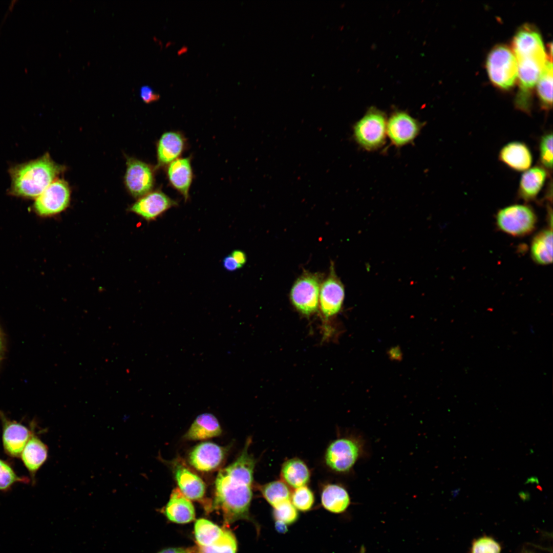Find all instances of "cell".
Segmentation results:
<instances>
[{
  "mask_svg": "<svg viewBox=\"0 0 553 553\" xmlns=\"http://www.w3.org/2000/svg\"><path fill=\"white\" fill-rule=\"evenodd\" d=\"M70 199L68 183L61 179L55 180L36 198L34 208L40 216L55 215L68 206Z\"/></svg>",
  "mask_w": 553,
  "mask_h": 553,
  "instance_id": "ba28073f",
  "label": "cell"
},
{
  "mask_svg": "<svg viewBox=\"0 0 553 553\" xmlns=\"http://www.w3.org/2000/svg\"><path fill=\"white\" fill-rule=\"evenodd\" d=\"M4 347L3 338V336H2V334L1 333V331H0V361H1V359H2V356H3V352H4Z\"/></svg>",
  "mask_w": 553,
  "mask_h": 553,
  "instance_id": "ab89813d",
  "label": "cell"
},
{
  "mask_svg": "<svg viewBox=\"0 0 553 553\" xmlns=\"http://www.w3.org/2000/svg\"><path fill=\"white\" fill-rule=\"evenodd\" d=\"M552 65L547 60L538 80L537 92L542 109L549 110L552 107Z\"/></svg>",
  "mask_w": 553,
  "mask_h": 553,
  "instance_id": "83f0119b",
  "label": "cell"
},
{
  "mask_svg": "<svg viewBox=\"0 0 553 553\" xmlns=\"http://www.w3.org/2000/svg\"><path fill=\"white\" fill-rule=\"evenodd\" d=\"M275 527L279 533H285L287 531V525L279 521H275Z\"/></svg>",
  "mask_w": 553,
  "mask_h": 553,
  "instance_id": "f35d334b",
  "label": "cell"
},
{
  "mask_svg": "<svg viewBox=\"0 0 553 553\" xmlns=\"http://www.w3.org/2000/svg\"><path fill=\"white\" fill-rule=\"evenodd\" d=\"M321 498L323 507L334 514L345 512L351 504L348 491L344 486L338 483L325 485L322 490Z\"/></svg>",
  "mask_w": 553,
  "mask_h": 553,
  "instance_id": "44dd1931",
  "label": "cell"
},
{
  "mask_svg": "<svg viewBox=\"0 0 553 553\" xmlns=\"http://www.w3.org/2000/svg\"><path fill=\"white\" fill-rule=\"evenodd\" d=\"M537 488H539L540 490H542L541 487H540V486H538Z\"/></svg>",
  "mask_w": 553,
  "mask_h": 553,
  "instance_id": "bcb514c9",
  "label": "cell"
},
{
  "mask_svg": "<svg viewBox=\"0 0 553 553\" xmlns=\"http://www.w3.org/2000/svg\"><path fill=\"white\" fill-rule=\"evenodd\" d=\"M251 439L230 464L221 469L215 481V505L228 522L251 520L249 508L253 496V474L256 460L248 452Z\"/></svg>",
  "mask_w": 553,
  "mask_h": 553,
  "instance_id": "6da1fadb",
  "label": "cell"
},
{
  "mask_svg": "<svg viewBox=\"0 0 553 553\" xmlns=\"http://www.w3.org/2000/svg\"><path fill=\"white\" fill-rule=\"evenodd\" d=\"M223 531L220 527L206 519H199L195 523V536L200 547L213 544L221 537Z\"/></svg>",
  "mask_w": 553,
  "mask_h": 553,
  "instance_id": "484cf974",
  "label": "cell"
},
{
  "mask_svg": "<svg viewBox=\"0 0 553 553\" xmlns=\"http://www.w3.org/2000/svg\"><path fill=\"white\" fill-rule=\"evenodd\" d=\"M290 501L294 506L301 512L311 509L314 503L312 491L307 486L294 488L291 493Z\"/></svg>",
  "mask_w": 553,
  "mask_h": 553,
  "instance_id": "f546056e",
  "label": "cell"
},
{
  "mask_svg": "<svg viewBox=\"0 0 553 553\" xmlns=\"http://www.w3.org/2000/svg\"><path fill=\"white\" fill-rule=\"evenodd\" d=\"M548 176L549 172L541 165H535L524 171L519 183L518 197L526 202L535 200Z\"/></svg>",
  "mask_w": 553,
  "mask_h": 553,
  "instance_id": "9a60e30c",
  "label": "cell"
},
{
  "mask_svg": "<svg viewBox=\"0 0 553 553\" xmlns=\"http://www.w3.org/2000/svg\"><path fill=\"white\" fill-rule=\"evenodd\" d=\"M422 124L408 113L398 111L392 114L387 123V135L397 147L413 141L420 133Z\"/></svg>",
  "mask_w": 553,
  "mask_h": 553,
  "instance_id": "9c48e42d",
  "label": "cell"
},
{
  "mask_svg": "<svg viewBox=\"0 0 553 553\" xmlns=\"http://www.w3.org/2000/svg\"><path fill=\"white\" fill-rule=\"evenodd\" d=\"M273 516L275 521H281L286 525L294 523L298 519L297 509L290 500L285 501L273 507Z\"/></svg>",
  "mask_w": 553,
  "mask_h": 553,
  "instance_id": "1f68e13d",
  "label": "cell"
},
{
  "mask_svg": "<svg viewBox=\"0 0 553 553\" xmlns=\"http://www.w3.org/2000/svg\"><path fill=\"white\" fill-rule=\"evenodd\" d=\"M126 171L124 176L125 186L135 198L149 193L154 184L152 168L147 164L133 158L126 159Z\"/></svg>",
  "mask_w": 553,
  "mask_h": 553,
  "instance_id": "30bf717a",
  "label": "cell"
},
{
  "mask_svg": "<svg viewBox=\"0 0 553 553\" xmlns=\"http://www.w3.org/2000/svg\"><path fill=\"white\" fill-rule=\"evenodd\" d=\"M344 296V285L335 273L333 265L331 264L328 276L321 285L319 294L321 310L326 318L338 312Z\"/></svg>",
  "mask_w": 553,
  "mask_h": 553,
  "instance_id": "8fae6325",
  "label": "cell"
},
{
  "mask_svg": "<svg viewBox=\"0 0 553 553\" xmlns=\"http://www.w3.org/2000/svg\"><path fill=\"white\" fill-rule=\"evenodd\" d=\"M186 49H186V48H185V47H184L182 48H181V49H180V50H179V51H178V53H183V52H185V51L186 50Z\"/></svg>",
  "mask_w": 553,
  "mask_h": 553,
  "instance_id": "7bdbcfd3",
  "label": "cell"
},
{
  "mask_svg": "<svg viewBox=\"0 0 553 553\" xmlns=\"http://www.w3.org/2000/svg\"><path fill=\"white\" fill-rule=\"evenodd\" d=\"M65 168L48 153L13 166L9 171L11 184L9 193L18 197L36 198Z\"/></svg>",
  "mask_w": 553,
  "mask_h": 553,
  "instance_id": "7a4b0ae2",
  "label": "cell"
},
{
  "mask_svg": "<svg viewBox=\"0 0 553 553\" xmlns=\"http://www.w3.org/2000/svg\"><path fill=\"white\" fill-rule=\"evenodd\" d=\"M21 480L11 467L0 459V490L7 489L14 482Z\"/></svg>",
  "mask_w": 553,
  "mask_h": 553,
  "instance_id": "836d02e7",
  "label": "cell"
},
{
  "mask_svg": "<svg viewBox=\"0 0 553 553\" xmlns=\"http://www.w3.org/2000/svg\"><path fill=\"white\" fill-rule=\"evenodd\" d=\"M387 123L386 116L382 112L372 109L353 126L354 139L366 151L377 150L385 143Z\"/></svg>",
  "mask_w": 553,
  "mask_h": 553,
  "instance_id": "277c9868",
  "label": "cell"
},
{
  "mask_svg": "<svg viewBox=\"0 0 553 553\" xmlns=\"http://www.w3.org/2000/svg\"><path fill=\"white\" fill-rule=\"evenodd\" d=\"M496 222L503 232L512 236L522 237L535 229L537 216L530 206L515 204L500 209L496 215Z\"/></svg>",
  "mask_w": 553,
  "mask_h": 553,
  "instance_id": "5b68a950",
  "label": "cell"
},
{
  "mask_svg": "<svg viewBox=\"0 0 553 553\" xmlns=\"http://www.w3.org/2000/svg\"><path fill=\"white\" fill-rule=\"evenodd\" d=\"M539 483V480L538 479V478L536 477L533 476V477H531L529 478L526 480V481L525 482V484H527V483H536V484H538Z\"/></svg>",
  "mask_w": 553,
  "mask_h": 553,
  "instance_id": "60d3db41",
  "label": "cell"
},
{
  "mask_svg": "<svg viewBox=\"0 0 553 553\" xmlns=\"http://www.w3.org/2000/svg\"><path fill=\"white\" fill-rule=\"evenodd\" d=\"M486 68L488 76L496 86L508 89L514 85L517 77V63L508 47L495 46L488 55Z\"/></svg>",
  "mask_w": 553,
  "mask_h": 553,
  "instance_id": "8992f818",
  "label": "cell"
},
{
  "mask_svg": "<svg viewBox=\"0 0 553 553\" xmlns=\"http://www.w3.org/2000/svg\"><path fill=\"white\" fill-rule=\"evenodd\" d=\"M200 548L202 553H237V542L231 531L224 529L218 540L209 546Z\"/></svg>",
  "mask_w": 553,
  "mask_h": 553,
  "instance_id": "f1b7e54d",
  "label": "cell"
},
{
  "mask_svg": "<svg viewBox=\"0 0 553 553\" xmlns=\"http://www.w3.org/2000/svg\"><path fill=\"white\" fill-rule=\"evenodd\" d=\"M499 160L508 167L516 172L525 171L532 164L533 157L529 147L525 143L513 141L505 144L500 150Z\"/></svg>",
  "mask_w": 553,
  "mask_h": 553,
  "instance_id": "5bb4252c",
  "label": "cell"
},
{
  "mask_svg": "<svg viewBox=\"0 0 553 553\" xmlns=\"http://www.w3.org/2000/svg\"><path fill=\"white\" fill-rule=\"evenodd\" d=\"M20 455L26 467L34 473L46 460L48 448L39 439L31 436Z\"/></svg>",
  "mask_w": 553,
  "mask_h": 553,
  "instance_id": "cb8c5ba5",
  "label": "cell"
},
{
  "mask_svg": "<svg viewBox=\"0 0 553 553\" xmlns=\"http://www.w3.org/2000/svg\"><path fill=\"white\" fill-rule=\"evenodd\" d=\"M230 255L242 267L245 264L247 258L245 252L241 250H233Z\"/></svg>",
  "mask_w": 553,
  "mask_h": 553,
  "instance_id": "8d00e7d4",
  "label": "cell"
},
{
  "mask_svg": "<svg viewBox=\"0 0 553 553\" xmlns=\"http://www.w3.org/2000/svg\"><path fill=\"white\" fill-rule=\"evenodd\" d=\"M222 264L225 270L229 271H233L242 267L234 258L229 254L226 256L223 260Z\"/></svg>",
  "mask_w": 553,
  "mask_h": 553,
  "instance_id": "d590c367",
  "label": "cell"
},
{
  "mask_svg": "<svg viewBox=\"0 0 553 553\" xmlns=\"http://www.w3.org/2000/svg\"><path fill=\"white\" fill-rule=\"evenodd\" d=\"M519 495L520 497L523 499H525L526 497H528L529 496V494L528 492H520L519 493Z\"/></svg>",
  "mask_w": 553,
  "mask_h": 553,
  "instance_id": "b9f144b4",
  "label": "cell"
},
{
  "mask_svg": "<svg viewBox=\"0 0 553 553\" xmlns=\"http://www.w3.org/2000/svg\"><path fill=\"white\" fill-rule=\"evenodd\" d=\"M523 553H534V552H532V551H525Z\"/></svg>",
  "mask_w": 553,
  "mask_h": 553,
  "instance_id": "f6af8a7d",
  "label": "cell"
},
{
  "mask_svg": "<svg viewBox=\"0 0 553 553\" xmlns=\"http://www.w3.org/2000/svg\"><path fill=\"white\" fill-rule=\"evenodd\" d=\"M310 475L306 464L298 458H291L284 462L280 472L281 480L293 489L306 485Z\"/></svg>",
  "mask_w": 553,
  "mask_h": 553,
  "instance_id": "603a6c76",
  "label": "cell"
},
{
  "mask_svg": "<svg viewBox=\"0 0 553 553\" xmlns=\"http://www.w3.org/2000/svg\"><path fill=\"white\" fill-rule=\"evenodd\" d=\"M222 429L217 418L210 413L198 415L194 420L184 438L188 440H202L218 436Z\"/></svg>",
  "mask_w": 553,
  "mask_h": 553,
  "instance_id": "7402d4cb",
  "label": "cell"
},
{
  "mask_svg": "<svg viewBox=\"0 0 553 553\" xmlns=\"http://www.w3.org/2000/svg\"><path fill=\"white\" fill-rule=\"evenodd\" d=\"M321 285L320 275L308 271L295 280L290 290V299L298 311L306 315L316 311Z\"/></svg>",
  "mask_w": 553,
  "mask_h": 553,
  "instance_id": "52a82bcc",
  "label": "cell"
},
{
  "mask_svg": "<svg viewBox=\"0 0 553 553\" xmlns=\"http://www.w3.org/2000/svg\"><path fill=\"white\" fill-rule=\"evenodd\" d=\"M158 553H188L187 550L182 548H168L163 549Z\"/></svg>",
  "mask_w": 553,
  "mask_h": 553,
  "instance_id": "74e56055",
  "label": "cell"
},
{
  "mask_svg": "<svg viewBox=\"0 0 553 553\" xmlns=\"http://www.w3.org/2000/svg\"><path fill=\"white\" fill-rule=\"evenodd\" d=\"M3 441L6 452L10 456L18 457L29 440L30 433L24 426L3 418Z\"/></svg>",
  "mask_w": 553,
  "mask_h": 553,
  "instance_id": "2e32d148",
  "label": "cell"
},
{
  "mask_svg": "<svg viewBox=\"0 0 553 553\" xmlns=\"http://www.w3.org/2000/svg\"><path fill=\"white\" fill-rule=\"evenodd\" d=\"M168 180L172 186L181 193L185 201L193 180V171L189 158L177 159L168 164Z\"/></svg>",
  "mask_w": 553,
  "mask_h": 553,
  "instance_id": "d6986e66",
  "label": "cell"
},
{
  "mask_svg": "<svg viewBox=\"0 0 553 553\" xmlns=\"http://www.w3.org/2000/svg\"><path fill=\"white\" fill-rule=\"evenodd\" d=\"M531 256L535 262L547 265L552 262V233L551 229H544L533 238L530 248Z\"/></svg>",
  "mask_w": 553,
  "mask_h": 553,
  "instance_id": "d4e9b609",
  "label": "cell"
},
{
  "mask_svg": "<svg viewBox=\"0 0 553 553\" xmlns=\"http://www.w3.org/2000/svg\"><path fill=\"white\" fill-rule=\"evenodd\" d=\"M368 455L367 440L363 435L354 432L340 436L330 442L326 450L324 460L332 472L346 475L352 472L357 463Z\"/></svg>",
  "mask_w": 553,
  "mask_h": 553,
  "instance_id": "3957f363",
  "label": "cell"
},
{
  "mask_svg": "<svg viewBox=\"0 0 553 553\" xmlns=\"http://www.w3.org/2000/svg\"><path fill=\"white\" fill-rule=\"evenodd\" d=\"M177 205V202L165 194L155 190L141 197L132 205L131 210L146 220L151 221Z\"/></svg>",
  "mask_w": 553,
  "mask_h": 553,
  "instance_id": "4fadbf2b",
  "label": "cell"
},
{
  "mask_svg": "<svg viewBox=\"0 0 553 553\" xmlns=\"http://www.w3.org/2000/svg\"><path fill=\"white\" fill-rule=\"evenodd\" d=\"M540 165L548 172L552 168V133L547 132L543 135L539 143Z\"/></svg>",
  "mask_w": 553,
  "mask_h": 553,
  "instance_id": "4dcf8cb0",
  "label": "cell"
},
{
  "mask_svg": "<svg viewBox=\"0 0 553 553\" xmlns=\"http://www.w3.org/2000/svg\"><path fill=\"white\" fill-rule=\"evenodd\" d=\"M185 145L184 136L178 132L163 133L157 143L159 166H163L176 160L183 152Z\"/></svg>",
  "mask_w": 553,
  "mask_h": 553,
  "instance_id": "e0dca14e",
  "label": "cell"
},
{
  "mask_svg": "<svg viewBox=\"0 0 553 553\" xmlns=\"http://www.w3.org/2000/svg\"><path fill=\"white\" fill-rule=\"evenodd\" d=\"M500 544L492 537L483 536L473 541L471 553H501Z\"/></svg>",
  "mask_w": 553,
  "mask_h": 553,
  "instance_id": "d6a6232c",
  "label": "cell"
},
{
  "mask_svg": "<svg viewBox=\"0 0 553 553\" xmlns=\"http://www.w3.org/2000/svg\"><path fill=\"white\" fill-rule=\"evenodd\" d=\"M174 475L179 489L188 499L199 500L205 492V485L203 480L187 467L177 464L174 469Z\"/></svg>",
  "mask_w": 553,
  "mask_h": 553,
  "instance_id": "ffe728a7",
  "label": "cell"
},
{
  "mask_svg": "<svg viewBox=\"0 0 553 553\" xmlns=\"http://www.w3.org/2000/svg\"><path fill=\"white\" fill-rule=\"evenodd\" d=\"M226 452L225 448L211 442H203L195 446L188 455L189 464L201 472L217 469L223 462Z\"/></svg>",
  "mask_w": 553,
  "mask_h": 553,
  "instance_id": "7c38bea8",
  "label": "cell"
},
{
  "mask_svg": "<svg viewBox=\"0 0 553 553\" xmlns=\"http://www.w3.org/2000/svg\"><path fill=\"white\" fill-rule=\"evenodd\" d=\"M359 553H366V549L364 546L361 547Z\"/></svg>",
  "mask_w": 553,
  "mask_h": 553,
  "instance_id": "ee69618b",
  "label": "cell"
},
{
  "mask_svg": "<svg viewBox=\"0 0 553 553\" xmlns=\"http://www.w3.org/2000/svg\"><path fill=\"white\" fill-rule=\"evenodd\" d=\"M140 94L141 98L146 103H150L158 99L160 96L155 93L152 88L147 86H142L140 88Z\"/></svg>",
  "mask_w": 553,
  "mask_h": 553,
  "instance_id": "e575fe53",
  "label": "cell"
},
{
  "mask_svg": "<svg viewBox=\"0 0 553 553\" xmlns=\"http://www.w3.org/2000/svg\"><path fill=\"white\" fill-rule=\"evenodd\" d=\"M259 490L266 501L272 507L287 500H290L289 487L282 480H275L259 487Z\"/></svg>",
  "mask_w": 553,
  "mask_h": 553,
  "instance_id": "4316f807",
  "label": "cell"
},
{
  "mask_svg": "<svg viewBox=\"0 0 553 553\" xmlns=\"http://www.w3.org/2000/svg\"><path fill=\"white\" fill-rule=\"evenodd\" d=\"M164 514L170 521L179 524L189 523L195 517L193 504L178 488L172 491Z\"/></svg>",
  "mask_w": 553,
  "mask_h": 553,
  "instance_id": "ac0fdd59",
  "label": "cell"
}]
</instances>
